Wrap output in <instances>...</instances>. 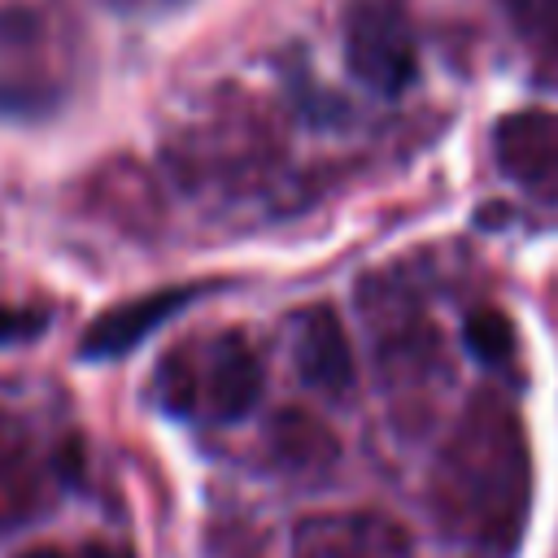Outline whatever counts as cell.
I'll list each match as a JSON object with an SVG mask.
<instances>
[{
    "mask_svg": "<svg viewBox=\"0 0 558 558\" xmlns=\"http://www.w3.org/2000/svg\"><path fill=\"white\" fill-rule=\"evenodd\" d=\"M527 497L532 462L523 423L497 392H475L432 462V519L458 545L510 554L527 523Z\"/></svg>",
    "mask_w": 558,
    "mask_h": 558,
    "instance_id": "1",
    "label": "cell"
},
{
    "mask_svg": "<svg viewBox=\"0 0 558 558\" xmlns=\"http://www.w3.org/2000/svg\"><path fill=\"white\" fill-rule=\"evenodd\" d=\"M262 357L240 331H218L209 340L179 344L161 357L153 375V397L166 414L235 423L262 397Z\"/></svg>",
    "mask_w": 558,
    "mask_h": 558,
    "instance_id": "2",
    "label": "cell"
},
{
    "mask_svg": "<svg viewBox=\"0 0 558 558\" xmlns=\"http://www.w3.org/2000/svg\"><path fill=\"white\" fill-rule=\"evenodd\" d=\"M78 458L61 440H44L31 423L0 414V536L31 527L74 488Z\"/></svg>",
    "mask_w": 558,
    "mask_h": 558,
    "instance_id": "3",
    "label": "cell"
},
{
    "mask_svg": "<svg viewBox=\"0 0 558 558\" xmlns=\"http://www.w3.org/2000/svg\"><path fill=\"white\" fill-rule=\"evenodd\" d=\"M344 61L371 92H405L418 70V44L405 9L397 0H357L344 17Z\"/></svg>",
    "mask_w": 558,
    "mask_h": 558,
    "instance_id": "4",
    "label": "cell"
},
{
    "mask_svg": "<svg viewBox=\"0 0 558 558\" xmlns=\"http://www.w3.org/2000/svg\"><path fill=\"white\" fill-rule=\"evenodd\" d=\"M379 296H366V327L379 349V366L392 388H427L440 371V344L432 318L418 296H410L397 279H375Z\"/></svg>",
    "mask_w": 558,
    "mask_h": 558,
    "instance_id": "5",
    "label": "cell"
},
{
    "mask_svg": "<svg viewBox=\"0 0 558 558\" xmlns=\"http://www.w3.org/2000/svg\"><path fill=\"white\" fill-rule=\"evenodd\" d=\"M292 558H414V545L379 510H331L292 527Z\"/></svg>",
    "mask_w": 558,
    "mask_h": 558,
    "instance_id": "6",
    "label": "cell"
},
{
    "mask_svg": "<svg viewBox=\"0 0 558 558\" xmlns=\"http://www.w3.org/2000/svg\"><path fill=\"white\" fill-rule=\"evenodd\" d=\"M493 157L501 174L541 205H558V113L523 109L497 122Z\"/></svg>",
    "mask_w": 558,
    "mask_h": 558,
    "instance_id": "7",
    "label": "cell"
},
{
    "mask_svg": "<svg viewBox=\"0 0 558 558\" xmlns=\"http://www.w3.org/2000/svg\"><path fill=\"white\" fill-rule=\"evenodd\" d=\"M292 366L305 388L323 397H344L353 388V353L344 323L331 305L296 310L292 318Z\"/></svg>",
    "mask_w": 558,
    "mask_h": 558,
    "instance_id": "8",
    "label": "cell"
},
{
    "mask_svg": "<svg viewBox=\"0 0 558 558\" xmlns=\"http://www.w3.org/2000/svg\"><path fill=\"white\" fill-rule=\"evenodd\" d=\"M205 288L192 283V288H161V292H148V296H135L126 305H113L109 314H100L87 331H83V344H78V357L87 362H105V357H122L131 353L144 336H153L170 314H179L183 305H192Z\"/></svg>",
    "mask_w": 558,
    "mask_h": 558,
    "instance_id": "9",
    "label": "cell"
},
{
    "mask_svg": "<svg viewBox=\"0 0 558 558\" xmlns=\"http://www.w3.org/2000/svg\"><path fill=\"white\" fill-rule=\"evenodd\" d=\"M541 83L558 87V0H497Z\"/></svg>",
    "mask_w": 558,
    "mask_h": 558,
    "instance_id": "10",
    "label": "cell"
},
{
    "mask_svg": "<svg viewBox=\"0 0 558 558\" xmlns=\"http://www.w3.org/2000/svg\"><path fill=\"white\" fill-rule=\"evenodd\" d=\"M462 340H466V349H471L484 366H493V371H506V366L514 362V327H510L506 314H497V310H475V314L462 323Z\"/></svg>",
    "mask_w": 558,
    "mask_h": 558,
    "instance_id": "11",
    "label": "cell"
},
{
    "mask_svg": "<svg viewBox=\"0 0 558 558\" xmlns=\"http://www.w3.org/2000/svg\"><path fill=\"white\" fill-rule=\"evenodd\" d=\"M17 558H131V554L122 545H109V541H87V545H74V549H65V545H31Z\"/></svg>",
    "mask_w": 558,
    "mask_h": 558,
    "instance_id": "12",
    "label": "cell"
},
{
    "mask_svg": "<svg viewBox=\"0 0 558 558\" xmlns=\"http://www.w3.org/2000/svg\"><path fill=\"white\" fill-rule=\"evenodd\" d=\"M44 331V314H26V310H0V344L9 340H26Z\"/></svg>",
    "mask_w": 558,
    "mask_h": 558,
    "instance_id": "13",
    "label": "cell"
},
{
    "mask_svg": "<svg viewBox=\"0 0 558 558\" xmlns=\"http://www.w3.org/2000/svg\"><path fill=\"white\" fill-rule=\"evenodd\" d=\"M122 9H131V13H153V9H170V4H179V0H118Z\"/></svg>",
    "mask_w": 558,
    "mask_h": 558,
    "instance_id": "14",
    "label": "cell"
}]
</instances>
